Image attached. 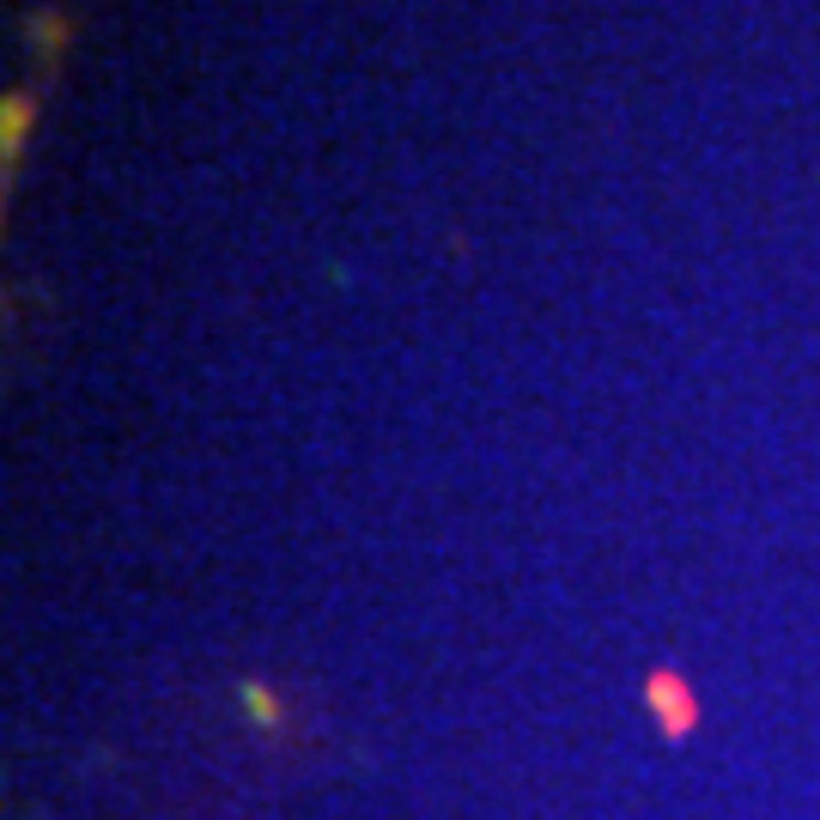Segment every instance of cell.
<instances>
[{
	"label": "cell",
	"instance_id": "obj_1",
	"mask_svg": "<svg viewBox=\"0 0 820 820\" xmlns=\"http://www.w3.org/2000/svg\"><path fill=\"white\" fill-rule=\"evenodd\" d=\"M650 699H662V711H669V730H687L693 705H687V693H681V681H675V675H657V681H650Z\"/></svg>",
	"mask_w": 820,
	"mask_h": 820
}]
</instances>
